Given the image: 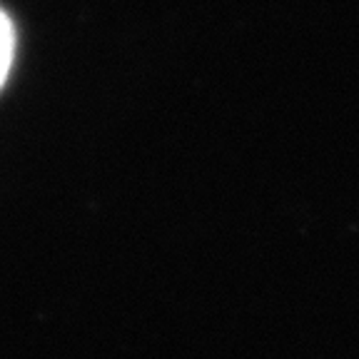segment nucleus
Returning a JSON list of instances; mask_svg holds the SVG:
<instances>
[{
	"instance_id": "obj_1",
	"label": "nucleus",
	"mask_w": 359,
	"mask_h": 359,
	"mask_svg": "<svg viewBox=\"0 0 359 359\" xmlns=\"http://www.w3.org/2000/svg\"><path fill=\"white\" fill-rule=\"evenodd\" d=\"M13 55H15V28L8 13L0 8V88L6 85L8 73H11Z\"/></svg>"
}]
</instances>
